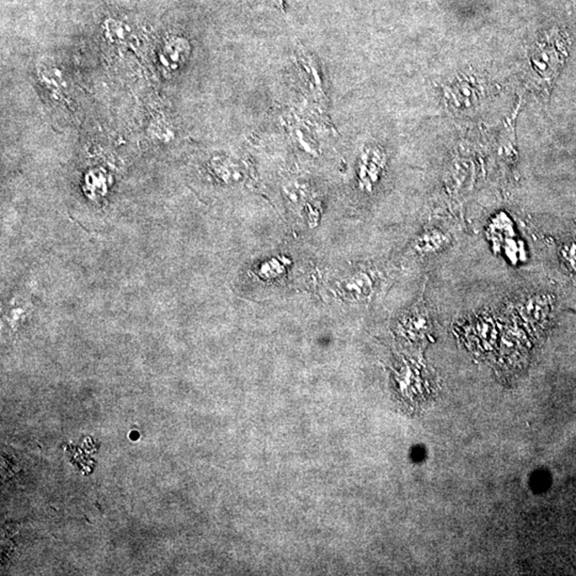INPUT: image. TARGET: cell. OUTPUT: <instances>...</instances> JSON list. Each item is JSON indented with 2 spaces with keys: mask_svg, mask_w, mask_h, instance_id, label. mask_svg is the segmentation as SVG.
I'll use <instances>...</instances> for the list:
<instances>
[{
  "mask_svg": "<svg viewBox=\"0 0 576 576\" xmlns=\"http://www.w3.org/2000/svg\"><path fill=\"white\" fill-rule=\"evenodd\" d=\"M372 287H374V283H372V277L367 273H364L353 275L346 283V288H348L351 293L360 298L369 297L372 295Z\"/></svg>",
  "mask_w": 576,
  "mask_h": 576,
  "instance_id": "7a4b0ae2",
  "label": "cell"
},
{
  "mask_svg": "<svg viewBox=\"0 0 576 576\" xmlns=\"http://www.w3.org/2000/svg\"><path fill=\"white\" fill-rule=\"evenodd\" d=\"M450 244V236L441 228H428L417 238L414 250L419 254L428 255L441 252Z\"/></svg>",
  "mask_w": 576,
  "mask_h": 576,
  "instance_id": "6da1fadb",
  "label": "cell"
}]
</instances>
